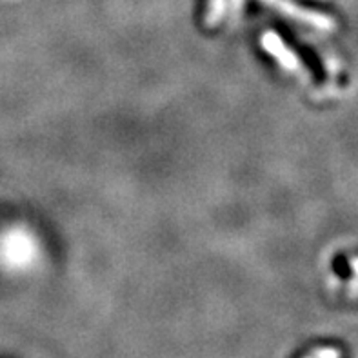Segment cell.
Returning a JSON list of instances; mask_svg holds the SVG:
<instances>
[{
  "label": "cell",
  "mask_w": 358,
  "mask_h": 358,
  "mask_svg": "<svg viewBox=\"0 0 358 358\" xmlns=\"http://www.w3.org/2000/svg\"><path fill=\"white\" fill-rule=\"evenodd\" d=\"M264 2H266L268 6H271V8L278 9L280 13L287 15V17L304 20V22L318 27V29H324V31H331V29H335L336 26L335 18L329 17V15L315 11V9L302 8V6H296L293 4L291 0H264Z\"/></svg>",
  "instance_id": "cell-1"
},
{
  "label": "cell",
  "mask_w": 358,
  "mask_h": 358,
  "mask_svg": "<svg viewBox=\"0 0 358 358\" xmlns=\"http://www.w3.org/2000/svg\"><path fill=\"white\" fill-rule=\"evenodd\" d=\"M262 45L266 48L268 53H271L278 62L284 66V68L291 69V71H299L304 73V69L300 68V60L296 57V53L293 50H289L280 36L275 31H266L262 35Z\"/></svg>",
  "instance_id": "cell-2"
},
{
  "label": "cell",
  "mask_w": 358,
  "mask_h": 358,
  "mask_svg": "<svg viewBox=\"0 0 358 358\" xmlns=\"http://www.w3.org/2000/svg\"><path fill=\"white\" fill-rule=\"evenodd\" d=\"M226 0H208V9H206V26L215 27L222 20Z\"/></svg>",
  "instance_id": "cell-3"
},
{
  "label": "cell",
  "mask_w": 358,
  "mask_h": 358,
  "mask_svg": "<svg viewBox=\"0 0 358 358\" xmlns=\"http://www.w3.org/2000/svg\"><path fill=\"white\" fill-rule=\"evenodd\" d=\"M309 358H341V351L335 348H318L313 353L308 355Z\"/></svg>",
  "instance_id": "cell-4"
},
{
  "label": "cell",
  "mask_w": 358,
  "mask_h": 358,
  "mask_svg": "<svg viewBox=\"0 0 358 358\" xmlns=\"http://www.w3.org/2000/svg\"><path fill=\"white\" fill-rule=\"evenodd\" d=\"M350 268L358 275V257H353V259L350 260Z\"/></svg>",
  "instance_id": "cell-5"
}]
</instances>
